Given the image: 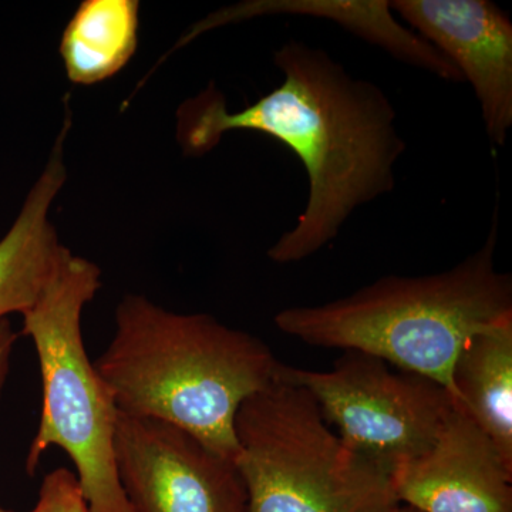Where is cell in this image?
Instances as JSON below:
<instances>
[{"instance_id":"12","label":"cell","mask_w":512,"mask_h":512,"mask_svg":"<svg viewBox=\"0 0 512 512\" xmlns=\"http://www.w3.org/2000/svg\"><path fill=\"white\" fill-rule=\"evenodd\" d=\"M448 392L512 464V318L468 338L451 367Z\"/></svg>"},{"instance_id":"5","label":"cell","mask_w":512,"mask_h":512,"mask_svg":"<svg viewBox=\"0 0 512 512\" xmlns=\"http://www.w3.org/2000/svg\"><path fill=\"white\" fill-rule=\"evenodd\" d=\"M235 437L248 512H392L399 505L390 474L350 450L315 397L279 373L241 404Z\"/></svg>"},{"instance_id":"8","label":"cell","mask_w":512,"mask_h":512,"mask_svg":"<svg viewBox=\"0 0 512 512\" xmlns=\"http://www.w3.org/2000/svg\"><path fill=\"white\" fill-rule=\"evenodd\" d=\"M394 15L473 86L485 133L503 147L512 127V22L490 0H393Z\"/></svg>"},{"instance_id":"6","label":"cell","mask_w":512,"mask_h":512,"mask_svg":"<svg viewBox=\"0 0 512 512\" xmlns=\"http://www.w3.org/2000/svg\"><path fill=\"white\" fill-rule=\"evenodd\" d=\"M279 375L305 387L340 440L389 474L429 450L454 406L443 384L359 350H343L328 372L282 363Z\"/></svg>"},{"instance_id":"2","label":"cell","mask_w":512,"mask_h":512,"mask_svg":"<svg viewBox=\"0 0 512 512\" xmlns=\"http://www.w3.org/2000/svg\"><path fill=\"white\" fill-rule=\"evenodd\" d=\"M94 366L119 413L178 427L235 463L239 407L274 382L282 363L261 339L211 315L127 295Z\"/></svg>"},{"instance_id":"13","label":"cell","mask_w":512,"mask_h":512,"mask_svg":"<svg viewBox=\"0 0 512 512\" xmlns=\"http://www.w3.org/2000/svg\"><path fill=\"white\" fill-rule=\"evenodd\" d=\"M137 0H86L62 37L60 53L73 83L103 82L136 52Z\"/></svg>"},{"instance_id":"14","label":"cell","mask_w":512,"mask_h":512,"mask_svg":"<svg viewBox=\"0 0 512 512\" xmlns=\"http://www.w3.org/2000/svg\"><path fill=\"white\" fill-rule=\"evenodd\" d=\"M28 512H90L80 490L76 474L67 468H56L46 474L40 485L39 497Z\"/></svg>"},{"instance_id":"9","label":"cell","mask_w":512,"mask_h":512,"mask_svg":"<svg viewBox=\"0 0 512 512\" xmlns=\"http://www.w3.org/2000/svg\"><path fill=\"white\" fill-rule=\"evenodd\" d=\"M390 481L397 503L420 512H512V464L456 404L429 450Z\"/></svg>"},{"instance_id":"4","label":"cell","mask_w":512,"mask_h":512,"mask_svg":"<svg viewBox=\"0 0 512 512\" xmlns=\"http://www.w3.org/2000/svg\"><path fill=\"white\" fill-rule=\"evenodd\" d=\"M100 269L72 252L33 308L23 313L43 384L39 429L26 458L32 476L49 448L60 447L76 467L90 512H133L114 458L117 410L89 355L82 315L100 289Z\"/></svg>"},{"instance_id":"1","label":"cell","mask_w":512,"mask_h":512,"mask_svg":"<svg viewBox=\"0 0 512 512\" xmlns=\"http://www.w3.org/2000/svg\"><path fill=\"white\" fill-rule=\"evenodd\" d=\"M274 62L284 80L245 109L229 111L214 86L185 101L178 140L187 156H204L228 131L245 130L292 150L308 174V202L268 256L295 264L338 237L357 208L394 190L406 143L386 93L353 77L325 50L292 39L276 50Z\"/></svg>"},{"instance_id":"7","label":"cell","mask_w":512,"mask_h":512,"mask_svg":"<svg viewBox=\"0 0 512 512\" xmlns=\"http://www.w3.org/2000/svg\"><path fill=\"white\" fill-rule=\"evenodd\" d=\"M114 458L133 512H248L234 461L164 421L119 413Z\"/></svg>"},{"instance_id":"11","label":"cell","mask_w":512,"mask_h":512,"mask_svg":"<svg viewBox=\"0 0 512 512\" xmlns=\"http://www.w3.org/2000/svg\"><path fill=\"white\" fill-rule=\"evenodd\" d=\"M64 134L66 130L18 218L0 239V319L10 313L23 315L33 308L70 254L60 244L49 220L50 205L66 180L62 161Z\"/></svg>"},{"instance_id":"10","label":"cell","mask_w":512,"mask_h":512,"mask_svg":"<svg viewBox=\"0 0 512 512\" xmlns=\"http://www.w3.org/2000/svg\"><path fill=\"white\" fill-rule=\"evenodd\" d=\"M276 15L330 20L380 47L400 62L426 70L446 82H464L456 66L448 62L439 50L400 23L387 0H252L212 13L210 18L194 26L178 46L218 26Z\"/></svg>"},{"instance_id":"16","label":"cell","mask_w":512,"mask_h":512,"mask_svg":"<svg viewBox=\"0 0 512 512\" xmlns=\"http://www.w3.org/2000/svg\"><path fill=\"white\" fill-rule=\"evenodd\" d=\"M392 512H420L417 510H414V508L409 507V505L399 504Z\"/></svg>"},{"instance_id":"15","label":"cell","mask_w":512,"mask_h":512,"mask_svg":"<svg viewBox=\"0 0 512 512\" xmlns=\"http://www.w3.org/2000/svg\"><path fill=\"white\" fill-rule=\"evenodd\" d=\"M16 339H18V336L10 326L9 319H0V394H2L3 387H5L6 379H8L10 357H12ZM0 512L10 511L0 508Z\"/></svg>"},{"instance_id":"3","label":"cell","mask_w":512,"mask_h":512,"mask_svg":"<svg viewBox=\"0 0 512 512\" xmlns=\"http://www.w3.org/2000/svg\"><path fill=\"white\" fill-rule=\"evenodd\" d=\"M498 211L478 251L440 274L384 276L345 298L275 315L285 335L325 349L359 350L448 390L470 336L512 318V278L498 271Z\"/></svg>"}]
</instances>
